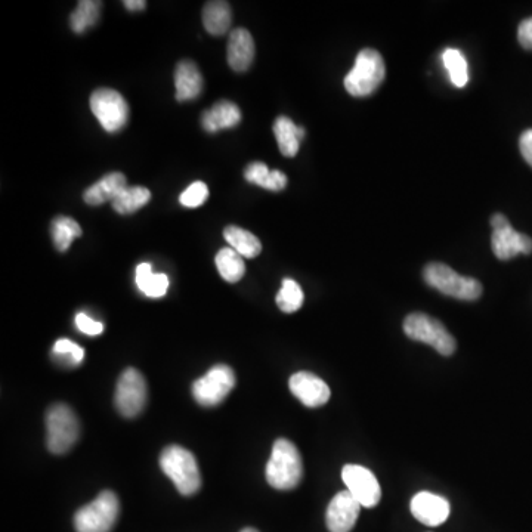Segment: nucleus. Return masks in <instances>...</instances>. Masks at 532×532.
Returning a JSON list of instances; mask_svg holds the SVG:
<instances>
[{
	"label": "nucleus",
	"instance_id": "f257e3e1",
	"mask_svg": "<svg viewBox=\"0 0 532 532\" xmlns=\"http://www.w3.org/2000/svg\"><path fill=\"white\" fill-rule=\"evenodd\" d=\"M303 476L302 456L289 439H277L271 459L266 465V481L275 490L289 491L298 487Z\"/></svg>",
	"mask_w": 532,
	"mask_h": 532
},
{
	"label": "nucleus",
	"instance_id": "f03ea898",
	"mask_svg": "<svg viewBox=\"0 0 532 532\" xmlns=\"http://www.w3.org/2000/svg\"><path fill=\"white\" fill-rule=\"evenodd\" d=\"M386 66L382 55L374 49H363L355 60V66L345 77V89L355 98L370 97L382 85Z\"/></svg>",
	"mask_w": 532,
	"mask_h": 532
},
{
	"label": "nucleus",
	"instance_id": "7ed1b4c3",
	"mask_svg": "<svg viewBox=\"0 0 532 532\" xmlns=\"http://www.w3.org/2000/svg\"><path fill=\"white\" fill-rule=\"evenodd\" d=\"M160 466L182 496H194L200 490L199 465L190 451L179 445H169L160 456Z\"/></svg>",
	"mask_w": 532,
	"mask_h": 532
},
{
	"label": "nucleus",
	"instance_id": "20e7f679",
	"mask_svg": "<svg viewBox=\"0 0 532 532\" xmlns=\"http://www.w3.org/2000/svg\"><path fill=\"white\" fill-rule=\"evenodd\" d=\"M426 283L442 295L460 300H476L482 296V284L472 277H463L445 264L426 265L423 271Z\"/></svg>",
	"mask_w": 532,
	"mask_h": 532
},
{
	"label": "nucleus",
	"instance_id": "39448f33",
	"mask_svg": "<svg viewBox=\"0 0 532 532\" xmlns=\"http://www.w3.org/2000/svg\"><path fill=\"white\" fill-rule=\"evenodd\" d=\"M404 333L411 340L432 346L444 357L453 355L457 348L456 339L445 329L444 324L423 312H414L405 318Z\"/></svg>",
	"mask_w": 532,
	"mask_h": 532
},
{
	"label": "nucleus",
	"instance_id": "423d86ee",
	"mask_svg": "<svg viewBox=\"0 0 532 532\" xmlns=\"http://www.w3.org/2000/svg\"><path fill=\"white\" fill-rule=\"evenodd\" d=\"M120 503L113 491H102L92 503L77 510L74 528L77 532H110L119 518Z\"/></svg>",
	"mask_w": 532,
	"mask_h": 532
},
{
	"label": "nucleus",
	"instance_id": "0eeeda50",
	"mask_svg": "<svg viewBox=\"0 0 532 532\" xmlns=\"http://www.w3.org/2000/svg\"><path fill=\"white\" fill-rule=\"evenodd\" d=\"M46 431L49 451L64 454L70 451L79 439L80 423L68 405L55 404L46 414Z\"/></svg>",
	"mask_w": 532,
	"mask_h": 532
},
{
	"label": "nucleus",
	"instance_id": "6e6552de",
	"mask_svg": "<svg viewBox=\"0 0 532 532\" xmlns=\"http://www.w3.org/2000/svg\"><path fill=\"white\" fill-rule=\"evenodd\" d=\"M91 110L108 133L122 131L128 125V102L114 89H97L91 97Z\"/></svg>",
	"mask_w": 532,
	"mask_h": 532
},
{
	"label": "nucleus",
	"instance_id": "1a4fd4ad",
	"mask_svg": "<svg viewBox=\"0 0 532 532\" xmlns=\"http://www.w3.org/2000/svg\"><path fill=\"white\" fill-rule=\"evenodd\" d=\"M235 386L233 368L219 364L194 382L193 395L203 407H216L231 394Z\"/></svg>",
	"mask_w": 532,
	"mask_h": 532
},
{
	"label": "nucleus",
	"instance_id": "9d476101",
	"mask_svg": "<svg viewBox=\"0 0 532 532\" xmlns=\"http://www.w3.org/2000/svg\"><path fill=\"white\" fill-rule=\"evenodd\" d=\"M491 227H493V237H491V247L494 255L500 261H509L518 255H530L532 252V238L528 235L518 233L513 230L509 219L501 213L491 218Z\"/></svg>",
	"mask_w": 532,
	"mask_h": 532
},
{
	"label": "nucleus",
	"instance_id": "9b49d317",
	"mask_svg": "<svg viewBox=\"0 0 532 532\" xmlns=\"http://www.w3.org/2000/svg\"><path fill=\"white\" fill-rule=\"evenodd\" d=\"M147 382L136 368L123 371L117 382L116 405L120 414L125 417L138 416L147 405Z\"/></svg>",
	"mask_w": 532,
	"mask_h": 532
},
{
	"label": "nucleus",
	"instance_id": "f8f14e48",
	"mask_svg": "<svg viewBox=\"0 0 532 532\" xmlns=\"http://www.w3.org/2000/svg\"><path fill=\"white\" fill-rule=\"evenodd\" d=\"M342 479L349 493L367 509L376 507L382 499V488L376 476L360 465H346L342 469Z\"/></svg>",
	"mask_w": 532,
	"mask_h": 532
},
{
	"label": "nucleus",
	"instance_id": "ddd939ff",
	"mask_svg": "<svg viewBox=\"0 0 532 532\" xmlns=\"http://www.w3.org/2000/svg\"><path fill=\"white\" fill-rule=\"evenodd\" d=\"M289 388L292 394L309 408L323 407L332 395L329 385L321 377L308 371L293 374L289 380Z\"/></svg>",
	"mask_w": 532,
	"mask_h": 532
},
{
	"label": "nucleus",
	"instance_id": "4468645a",
	"mask_svg": "<svg viewBox=\"0 0 532 532\" xmlns=\"http://www.w3.org/2000/svg\"><path fill=\"white\" fill-rule=\"evenodd\" d=\"M361 504L348 490L340 491L327 507L326 524L330 532H351L357 524Z\"/></svg>",
	"mask_w": 532,
	"mask_h": 532
},
{
	"label": "nucleus",
	"instance_id": "2eb2a0df",
	"mask_svg": "<svg viewBox=\"0 0 532 532\" xmlns=\"http://www.w3.org/2000/svg\"><path fill=\"white\" fill-rule=\"evenodd\" d=\"M410 509L414 518L426 527H439L447 521L451 512L447 499L429 491L417 493L411 500Z\"/></svg>",
	"mask_w": 532,
	"mask_h": 532
},
{
	"label": "nucleus",
	"instance_id": "dca6fc26",
	"mask_svg": "<svg viewBox=\"0 0 532 532\" xmlns=\"http://www.w3.org/2000/svg\"><path fill=\"white\" fill-rule=\"evenodd\" d=\"M255 40L246 29H235L228 39V64L237 73L249 70L255 60Z\"/></svg>",
	"mask_w": 532,
	"mask_h": 532
},
{
	"label": "nucleus",
	"instance_id": "f3484780",
	"mask_svg": "<svg viewBox=\"0 0 532 532\" xmlns=\"http://www.w3.org/2000/svg\"><path fill=\"white\" fill-rule=\"evenodd\" d=\"M203 76L199 67L190 60L181 61L175 70L176 101L196 100L203 92Z\"/></svg>",
	"mask_w": 532,
	"mask_h": 532
},
{
	"label": "nucleus",
	"instance_id": "a211bd4d",
	"mask_svg": "<svg viewBox=\"0 0 532 532\" xmlns=\"http://www.w3.org/2000/svg\"><path fill=\"white\" fill-rule=\"evenodd\" d=\"M241 122V111L238 105L231 101H218L210 110L201 116V125L209 133L235 128Z\"/></svg>",
	"mask_w": 532,
	"mask_h": 532
},
{
	"label": "nucleus",
	"instance_id": "6ab92c4d",
	"mask_svg": "<svg viewBox=\"0 0 532 532\" xmlns=\"http://www.w3.org/2000/svg\"><path fill=\"white\" fill-rule=\"evenodd\" d=\"M126 188H128V181H126V176L123 173H108L107 176L95 182L92 187L85 191L83 200L89 206H100V204L107 203V201L113 203L114 199Z\"/></svg>",
	"mask_w": 532,
	"mask_h": 532
},
{
	"label": "nucleus",
	"instance_id": "aec40b11",
	"mask_svg": "<svg viewBox=\"0 0 532 532\" xmlns=\"http://www.w3.org/2000/svg\"><path fill=\"white\" fill-rule=\"evenodd\" d=\"M233 23V12L230 3L224 0H212L203 8V26L212 36L228 33Z\"/></svg>",
	"mask_w": 532,
	"mask_h": 532
},
{
	"label": "nucleus",
	"instance_id": "412c9836",
	"mask_svg": "<svg viewBox=\"0 0 532 532\" xmlns=\"http://www.w3.org/2000/svg\"><path fill=\"white\" fill-rule=\"evenodd\" d=\"M274 135L281 154L295 157L299 153L300 142L305 138V129L296 126L289 117L281 116L275 120Z\"/></svg>",
	"mask_w": 532,
	"mask_h": 532
},
{
	"label": "nucleus",
	"instance_id": "4be33fe9",
	"mask_svg": "<svg viewBox=\"0 0 532 532\" xmlns=\"http://www.w3.org/2000/svg\"><path fill=\"white\" fill-rule=\"evenodd\" d=\"M244 178L250 184L258 185L269 191H281L286 188L287 176L280 170H269L262 162H255L246 167Z\"/></svg>",
	"mask_w": 532,
	"mask_h": 532
},
{
	"label": "nucleus",
	"instance_id": "5701e85b",
	"mask_svg": "<svg viewBox=\"0 0 532 532\" xmlns=\"http://www.w3.org/2000/svg\"><path fill=\"white\" fill-rule=\"evenodd\" d=\"M224 237L227 243L230 244L231 249L235 250L243 258L253 259L261 255V240L250 231L230 225V227L225 228Z\"/></svg>",
	"mask_w": 532,
	"mask_h": 532
},
{
	"label": "nucleus",
	"instance_id": "b1692460",
	"mask_svg": "<svg viewBox=\"0 0 532 532\" xmlns=\"http://www.w3.org/2000/svg\"><path fill=\"white\" fill-rule=\"evenodd\" d=\"M135 281L138 289L148 298L159 299L169 289V278L166 274H154L150 264L136 266Z\"/></svg>",
	"mask_w": 532,
	"mask_h": 532
},
{
	"label": "nucleus",
	"instance_id": "393cba45",
	"mask_svg": "<svg viewBox=\"0 0 532 532\" xmlns=\"http://www.w3.org/2000/svg\"><path fill=\"white\" fill-rule=\"evenodd\" d=\"M216 268L228 283H238L246 274V264L243 256L238 255L231 247L221 249L216 255Z\"/></svg>",
	"mask_w": 532,
	"mask_h": 532
},
{
	"label": "nucleus",
	"instance_id": "a878e982",
	"mask_svg": "<svg viewBox=\"0 0 532 532\" xmlns=\"http://www.w3.org/2000/svg\"><path fill=\"white\" fill-rule=\"evenodd\" d=\"M101 2L97 0H82L77 8L71 12L70 26L76 34H82L86 30L94 27L100 20Z\"/></svg>",
	"mask_w": 532,
	"mask_h": 532
},
{
	"label": "nucleus",
	"instance_id": "bb28decb",
	"mask_svg": "<svg viewBox=\"0 0 532 532\" xmlns=\"http://www.w3.org/2000/svg\"><path fill=\"white\" fill-rule=\"evenodd\" d=\"M151 200V191L145 187H128L114 199L113 209L120 215H131L147 206Z\"/></svg>",
	"mask_w": 532,
	"mask_h": 532
},
{
	"label": "nucleus",
	"instance_id": "cd10ccee",
	"mask_svg": "<svg viewBox=\"0 0 532 532\" xmlns=\"http://www.w3.org/2000/svg\"><path fill=\"white\" fill-rule=\"evenodd\" d=\"M82 227L68 216H57L51 224V235L58 252H67L74 238L82 237Z\"/></svg>",
	"mask_w": 532,
	"mask_h": 532
},
{
	"label": "nucleus",
	"instance_id": "c85d7f7f",
	"mask_svg": "<svg viewBox=\"0 0 532 532\" xmlns=\"http://www.w3.org/2000/svg\"><path fill=\"white\" fill-rule=\"evenodd\" d=\"M442 61L450 74L451 83L457 88H465L469 83V66L465 55L459 49L448 48L442 54Z\"/></svg>",
	"mask_w": 532,
	"mask_h": 532
},
{
	"label": "nucleus",
	"instance_id": "c756f323",
	"mask_svg": "<svg viewBox=\"0 0 532 532\" xmlns=\"http://www.w3.org/2000/svg\"><path fill=\"white\" fill-rule=\"evenodd\" d=\"M275 300H277L278 308L281 311L286 312V314H293V312L302 308L305 295H303L302 287L295 280L286 278V280H283L280 292H278Z\"/></svg>",
	"mask_w": 532,
	"mask_h": 532
},
{
	"label": "nucleus",
	"instance_id": "7c9ffc66",
	"mask_svg": "<svg viewBox=\"0 0 532 532\" xmlns=\"http://www.w3.org/2000/svg\"><path fill=\"white\" fill-rule=\"evenodd\" d=\"M52 354L58 358V360L68 361V363L77 364L82 363L83 358H85V351L83 348H80L76 343L71 342L68 339H60L55 342L54 349H52Z\"/></svg>",
	"mask_w": 532,
	"mask_h": 532
},
{
	"label": "nucleus",
	"instance_id": "2f4dec72",
	"mask_svg": "<svg viewBox=\"0 0 532 532\" xmlns=\"http://www.w3.org/2000/svg\"><path fill=\"white\" fill-rule=\"evenodd\" d=\"M207 199H209V188L201 181L193 182L179 197L182 206L190 207V209L200 207L201 204L206 203Z\"/></svg>",
	"mask_w": 532,
	"mask_h": 532
},
{
	"label": "nucleus",
	"instance_id": "473e14b6",
	"mask_svg": "<svg viewBox=\"0 0 532 532\" xmlns=\"http://www.w3.org/2000/svg\"><path fill=\"white\" fill-rule=\"evenodd\" d=\"M76 326L80 332L88 334V336H100L104 332V324L92 320L89 315L83 314V312L76 315Z\"/></svg>",
	"mask_w": 532,
	"mask_h": 532
},
{
	"label": "nucleus",
	"instance_id": "72a5a7b5",
	"mask_svg": "<svg viewBox=\"0 0 532 532\" xmlns=\"http://www.w3.org/2000/svg\"><path fill=\"white\" fill-rule=\"evenodd\" d=\"M518 39L522 48L532 51V17L519 24Z\"/></svg>",
	"mask_w": 532,
	"mask_h": 532
},
{
	"label": "nucleus",
	"instance_id": "f704fd0d",
	"mask_svg": "<svg viewBox=\"0 0 532 532\" xmlns=\"http://www.w3.org/2000/svg\"><path fill=\"white\" fill-rule=\"evenodd\" d=\"M519 148H521L525 162L532 167V129L522 133L521 139H519Z\"/></svg>",
	"mask_w": 532,
	"mask_h": 532
},
{
	"label": "nucleus",
	"instance_id": "c9c22d12",
	"mask_svg": "<svg viewBox=\"0 0 532 532\" xmlns=\"http://www.w3.org/2000/svg\"><path fill=\"white\" fill-rule=\"evenodd\" d=\"M123 5H125V8L128 9V11H144L145 8H147V2H144V0H126V2H123Z\"/></svg>",
	"mask_w": 532,
	"mask_h": 532
},
{
	"label": "nucleus",
	"instance_id": "e433bc0d",
	"mask_svg": "<svg viewBox=\"0 0 532 532\" xmlns=\"http://www.w3.org/2000/svg\"><path fill=\"white\" fill-rule=\"evenodd\" d=\"M241 532H259L258 530H255V528H244Z\"/></svg>",
	"mask_w": 532,
	"mask_h": 532
}]
</instances>
